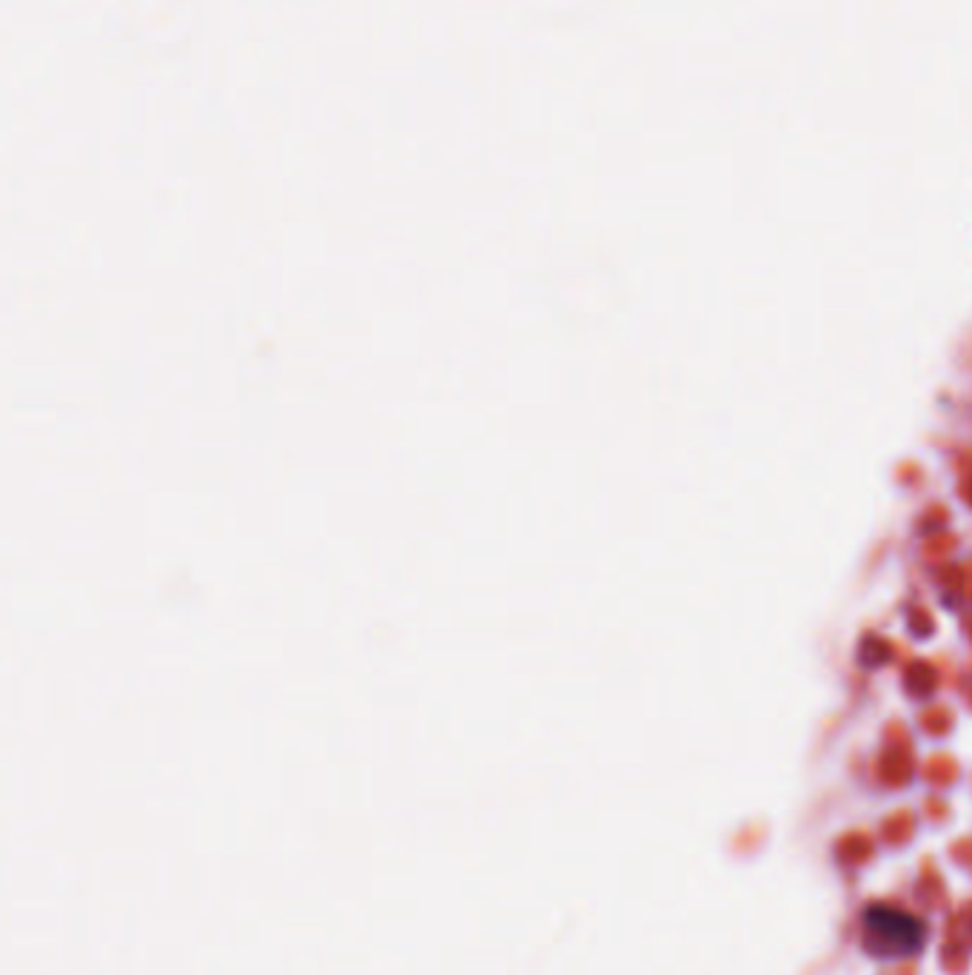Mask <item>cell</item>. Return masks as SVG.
<instances>
[{
    "mask_svg": "<svg viewBox=\"0 0 972 975\" xmlns=\"http://www.w3.org/2000/svg\"><path fill=\"white\" fill-rule=\"evenodd\" d=\"M864 933L875 953H916L921 948V927L913 916L893 907H870L864 912Z\"/></svg>",
    "mask_w": 972,
    "mask_h": 975,
    "instance_id": "6da1fadb",
    "label": "cell"
}]
</instances>
